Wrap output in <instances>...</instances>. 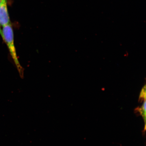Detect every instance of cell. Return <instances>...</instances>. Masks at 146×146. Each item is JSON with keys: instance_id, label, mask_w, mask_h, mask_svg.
<instances>
[{"instance_id": "cell-1", "label": "cell", "mask_w": 146, "mask_h": 146, "mask_svg": "<svg viewBox=\"0 0 146 146\" xmlns=\"http://www.w3.org/2000/svg\"><path fill=\"white\" fill-rule=\"evenodd\" d=\"M1 36L8 47L9 52L13 60L19 75L23 77L24 69L18 60L16 49L15 45L13 29L11 23L3 27L1 29Z\"/></svg>"}, {"instance_id": "cell-2", "label": "cell", "mask_w": 146, "mask_h": 146, "mask_svg": "<svg viewBox=\"0 0 146 146\" xmlns=\"http://www.w3.org/2000/svg\"><path fill=\"white\" fill-rule=\"evenodd\" d=\"M10 23L7 0H1L0 5V27H3Z\"/></svg>"}, {"instance_id": "cell-3", "label": "cell", "mask_w": 146, "mask_h": 146, "mask_svg": "<svg viewBox=\"0 0 146 146\" xmlns=\"http://www.w3.org/2000/svg\"><path fill=\"white\" fill-rule=\"evenodd\" d=\"M138 112L140 113L141 116L143 117L144 122L145 123V129L146 126V100L145 99L144 100L143 104L141 107L138 109Z\"/></svg>"}, {"instance_id": "cell-4", "label": "cell", "mask_w": 146, "mask_h": 146, "mask_svg": "<svg viewBox=\"0 0 146 146\" xmlns=\"http://www.w3.org/2000/svg\"><path fill=\"white\" fill-rule=\"evenodd\" d=\"M1 0H0V5H1ZM2 34V30H1V27H0V35H1Z\"/></svg>"}, {"instance_id": "cell-5", "label": "cell", "mask_w": 146, "mask_h": 146, "mask_svg": "<svg viewBox=\"0 0 146 146\" xmlns=\"http://www.w3.org/2000/svg\"></svg>"}]
</instances>
